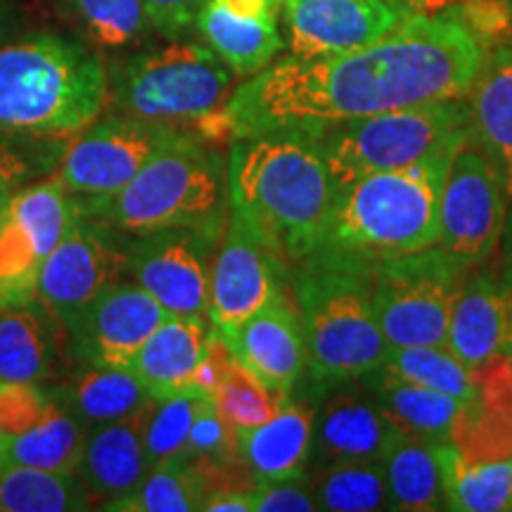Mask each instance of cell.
Masks as SVG:
<instances>
[{
  "label": "cell",
  "instance_id": "1",
  "mask_svg": "<svg viewBox=\"0 0 512 512\" xmlns=\"http://www.w3.org/2000/svg\"><path fill=\"white\" fill-rule=\"evenodd\" d=\"M484 55L456 8L413 15L351 53L271 62L235 88L226 110L235 138L275 128L318 133L349 119L465 98Z\"/></svg>",
  "mask_w": 512,
  "mask_h": 512
},
{
  "label": "cell",
  "instance_id": "2",
  "mask_svg": "<svg viewBox=\"0 0 512 512\" xmlns=\"http://www.w3.org/2000/svg\"><path fill=\"white\" fill-rule=\"evenodd\" d=\"M335 195V178L313 133L275 128L230 143V211L238 214L290 271L318 249Z\"/></svg>",
  "mask_w": 512,
  "mask_h": 512
},
{
  "label": "cell",
  "instance_id": "3",
  "mask_svg": "<svg viewBox=\"0 0 512 512\" xmlns=\"http://www.w3.org/2000/svg\"><path fill=\"white\" fill-rule=\"evenodd\" d=\"M110 105L102 57L60 34L0 48V136L72 140Z\"/></svg>",
  "mask_w": 512,
  "mask_h": 512
},
{
  "label": "cell",
  "instance_id": "4",
  "mask_svg": "<svg viewBox=\"0 0 512 512\" xmlns=\"http://www.w3.org/2000/svg\"><path fill=\"white\" fill-rule=\"evenodd\" d=\"M370 268L366 261L316 249L290 271V292L304 325L306 373L318 392L361 380L387 361Z\"/></svg>",
  "mask_w": 512,
  "mask_h": 512
},
{
  "label": "cell",
  "instance_id": "5",
  "mask_svg": "<svg viewBox=\"0 0 512 512\" xmlns=\"http://www.w3.org/2000/svg\"><path fill=\"white\" fill-rule=\"evenodd\" d=\"M458 143L425 162L368 174L337 188L318 249L373 266L437 245L441 188Z\"/></svg>",
  "mask_w": 512,
  "mask_h": 512
},
{
  "label": "cell",
  "instance_id": "6",
  "mask_svg": "<svg viewBox=\"0 0 512 512\" xmlns=\"http://www.w3.org/2000/svg\"><path fill=\"white\" fill-rule=\"evenodd\" d=\"M74 204L81 214L128 235L228 223V157L216 145L185 133L159 150L119 192Z\"/></svg>",
  "mask_w": 512,
  "mask_h": 512
},
{
  "label": "cell",
  "instance_id": "7",
  "mask_svg": "<svg viewBox=\"0 0 512 512\" xmlns=\"http://www.w3.org/2000/svg\"><path fill=\"white\" fill-rule=\"evenodd\" d=\"M107 74L114 112L192 136L226 110L235 83L233 69L200 43L140 50L114 62Z\"/></svg>",
  "mask_w": 512,
  "mask_h": 512
},
{
  "label": "cell",
  "instance_id": "8",
  "mask_svg": "<svg viewBox=\"0 0 512 512\" xmlns=\"http://www.w3.org/2000/svg\"><path fill=\"white\" fill-rule=\"evenodd\" d=\"M467 133L465 98L349 119L313 133L337 188L356 178L425 162Z\"/></svg>",
  "mask_w": 512,
  "mask_h": 512
},
{
  "label": "cell",
  "instance_id": "9",
  "mask_svg": "<svg viewBox=\"0 0 512 512\" xmlns=\"http://www.w3.org/2000/svg\"><path fill=\"white\" fill-rule=\"evenodd\" d=\"M467 273L439 245L373 264V306L389 351L446 347L451 313Z\"/></svg>",
  "mask_w": 512,
  "mask_h": 512
},
{
  "label": "cell",
  "instance_id": "10",
  "mask_svg": "<svg viewBox=\"0 0 512 512\" xmlns=\"http://www.w3.org/2000/svg\"><path fill=\"white\" fill-rule=\"evenodd\" d=\"M503 178L467 133L448 162L439 200L437 245L465 271L489 264L508 219Z\"/></svg>",
  "mask_w": 512,
  "mask_h": 512
},
{
  "label": "cell",
  "instance_id": "11",
  "mask_svg": "<svg viewBox=\"0 0 512 512\" xmlns=\"http://www.w3.org/2000/svg\"><path fill=\"white\" fill-rule=\"evenodd\" d=\"M128 242L124 230L76 211L60 245L43 261L36 304L67 330L105 287L126 275Z\"/></svg>",
  "mask_w": 512,
  "mask_h": 512
},
{
  "label": "cell",
  "instance_id": "12",
  "mask_svg": "<svg viewBox=\"0 0 512 512\" xmlns=\"http://www.w3.org/2000/svg\"><path fill=\"white\" fill-rule=\"evenodd\" d=\"M226 226H176L131 235L126 275L174 316L209 318L211 266Z\"/></svg>",
  "mask_w": 512,
  "mask_h": 512
},
{
  "label": "cell",
  "instance_id": "13",
  "mask_svg": "<svg viewBox=\"0 0 512 512\" xmlns=\"http://www.w3.org/2000/svg\"><path fill=\"white\" fill-rule=\"evenodd\" d=\"M181 136L185 131L119 112L98 117L72 138L57 181L74 200L110 197L131 183L159 150Z\"/></svg>",
  "mask_w": 512,
  "mask_h": 512
},
{
  "label": "cell",
  "instance_id": "14",
  "mask_svg": "<svg viewBox=\"0 0 512 512\" xmlns=\"http://www.w3.org/2000/svg\"><path fill=\"white\" fill-rule=\"evenodd\" d=\"M290 290V268L230 211L209 280L211 328L230 337L256 311Z\"/></svg>",
  "mask_w": 512,
  "mask_h": 512
},
{
  "label": "cell",
  "instance_id": "15",
  "mask_svg": "<svg viewBox=\"0 0 512 512\" xmlns=\"http://www.w3.org/2000/svg\"><path fill=\"white\" fill-rule=\"evenodd\" d=\"M166 316L171 313L138 283L117 280L64 330L69 354L81 366L131 368L145 339Z\"/></svg>",
  "mask_w": 512,
  "mask_h": 512
},
{
  "label": "cell",
  "instance_id": "16",
  "mask_svg": "<svg viewBox=\"0 0 512 512\" xmlns=\"http://www.w3.org/2000/svg\"><path fill=\"white\" fill-rule=\"evenodd\" d=\"M283 12L292 55L302 57L366 48L408 19L384 0H285Z\"/></svg>",
  "mask_w": 512,
  "mask_h": 512
},
{
  "label": "cell",
  "instance_id": "17",
  "mask_svg": "<svg viewBox=\"0 0 512 512\" xmlns=\"http://www.w3.org/2000/svg\"><path fill=\"white\" fill-rule=\"evenodd\" d=\"M446 349L467 368L512 356V259L465 275L448 325Z\"/></svg>",
  "mask_w": 512,
  "mask_h": 512
},
{
  "label": "cell",
  "instance_id": "18",
  "mask_svg": "<svg viewBox=\"0 0 512 512\" xmlns=\"http://www.w3.org/2000/svg\"><path fill=\"white\" fill-rule=\"evenodd\" d=\"M396 430L366 377L325 389L313 422V470L351 460H377Z\"/></svg>",
  "mask_w": 512,
  "mask_h": 512
},
{
  "label": "cell",
  "instance_id": "19",
  "mask_svg": "<svg viewBox=\"0 0 512 512\" xmlns=\"http://www.w3.org/2000/svg\"><path fill=\"white\" fill-rule=\"evenodd\" d=\"M226 339L242 366L278 392L290 394L304 375V325L290 290L256 311Z\"/></svg>",
  "mask_w": 512,
  "mask_h": 512
},
{
  "label": "cell",
  "instance_id": "20",
  "mask_svg": "<svg viewBox=\"0 0 512 512\" xmlns=\"http://www.w3.org/2000/svg\"><path fill=\"white\" fill-rule=\"evenodd\" d=\"M475 396L460 406L451 441L470 460L512 458V356L472 368Z\"/></svg>",
  "mask_w": 512,
  "mask_h": 512
},
{
  "label": "cell",
  "instance_id": "21",
  "mask_svg": "<svg viewBox=\"0 0 512 512\" xmlns=\"http://www.w3.org/2000/svg\"><path fill=\"white\" fill-rule=\"evenodd\" d=\"M465 102L470 136L501 174L512 202V41L486 50Z\"/></svg>",
  "mask_w": 512,
  "mask_h": 512
},
{
  "label": "cell",
  "instance_id": "22",
  "mask_svg": "<svg viewBox=\"0 0 512 512\" xmlns=\"http://www.w3.org/2000/svg\"><path fill=\"white\" fill-rule=\"evenodd\" d=\"M76 475L93 503H110L136 491L150 475L140 434V411L131 418L91 427L83 441Z\"/></svg>",
  "mask_w": 512,
  "mask_h": 512
},
{
  "label": "cell",
  "instance_id": "23",
  "mask_svg": "<svg viewBox=\"0 0 512 512\" xmlns=\"http://www.w3.org/2000/svg\"><path fill=\"white\" fill-rule=\"evenodd\" d=\"M316 408L309 401H292L264 425L235 432L238 453L256 482L306 475L313 453Z\"/></svg>",
  "mask_w": 512,
  "mask_h": 512
},
{
  "label": "cell",
  "instance_id": "24",
  "mask_svg": "<svg viewBox=\"0 0 512 512\" xmlns=\"http://www.w3.org/2000/svg\"><path fill=\"white\" fill-rule=\"evenodd\" d=\"M211 332V320L204 316L171 313L159 323L131 363L150 396L164 399L183 392L190 373L207 349Z\"/></svg>",
  "mask_w": 512,
  "mask_h": 512
},
{
  "label": "cell",
  "instance_id": "25",
  "mask_svg": "<svg viewBox=\"0 0 512 512\" xmlns=\"http://www.w3.org/2000/svg\"><path fill=\"white\" fill-rule=\"evenodd\" d=\"M50 392L86 430L131 418L150 401V392L133 368L83 366Z\"/></svg>",
  "mask_w": 512,
  "mask_h": 512
},
{
  "label": "cell",
  "instance_id": "26",
  "mask_svg": "<svg viewBox=\"0 0 512 512\" xmlns=\"http://www.w3.org/2000/svg\"><path fill=\"white\" fill-rule=\"evenodd\" d=\"M437 441L396 430L382 453L389 510H446Z\"/></svg>",
  "mask_w": 512,
  "mask_h": 512
},
{
  "label": "cell",
  "instance_id": "27",
  "mask_svg": "<svg viewBox=\"0 0 512 512\" xmlns=\"http://www.w3.org/2000/svg\"><path fill=\"white\" fill-rule=\"evenodd\" d=\"M209 50H214L235 76H254L283 50L278 19L238 17L209 0L195 22Z\"/></svg>",
  "mask_w": 512,
  "mask_h": 512
},
{
  "label": "cell",
  "instance_id": "28",
  "mask_svg": "<svg viewBox=\"0 0 512 512\" xmlns=\"http://www.w3.org/2000/svg\"><path fill=\"white\" fill-rule=\"evenodd\" d=\"M366 380L373 387L377 403L394 430L437 441V444L451 441V430L456 425L460 406H463L458 399L401 380L382 368L366 375Z\"/></svg>",
  "mask_w": 512,
  "mask_h": 512
},
{
  "label": "cell",
  "instance_id": "29",
  "mask_svg": "<svg viewBox=\"0 0 512 512\" xmlns=\"http://www.w3.org/2000/svg\"><path fill=\"white\" fill-rule=\"evenodd\" d=\"M444 477L446 510L505 512L512 510V458L470 460L453 441L437 446Z\"/></svg>",
  "mask_w": 512,
  "mask_h": 512
},
{
  "label": "cell",
  "instance_id": "30",
  "mask_svg": "<svg viewBox=\"0 0 512 512\" xmlns=\"http://www.w3.org/2000/svg\"><path fill=\"white\" fill-rule=\"evenodd\" d=\"M48 313L34 304L0 309V382L41 384L53 375Z\"/></svg>",
  "mask_w": 512,
  "mask_h": 512
},
{
  "label": "cell",
  "instance_id": "31",
  "mask_svg": "<svg viewBox=\"0 0 512 512\" xmlns=\"http://www.w3.org/2000/svg\"><path fill=\"white\" fill-rule=\"evenodd\" d=\"M53 394V392H50ZM88 430L53 396L46 418L19 437L3 441L5 467L24 465L38 470L76 472Z\"/></svg>",
  "mask_w": 512,
  "mask_h": 512
},
{
  "label": "cell",
  "instance_id": "32",
  "mask_svg": "<svg viewBox=\"0 0 512 512\" xmlns=\"http://www.w3.org/2000/svg\"><path fill=\"white\" fill-rule=\"evenodd\" d=\"M93 498L76 472L12 465L0 472V512H81Z\"/></svg>",
  "mask_w": 512,
  "mask_h": 512
},
{
  "label": "cell",
  "instance_id": "33",
  "mask_svg": "<svg viewBox=\"0 0 512 512\" xmlns=\"http://www.w3.org/2000/svg\"><path fill=\"white\" fill-rule=\"evenodd\" d=\"M313 494L318 510L328 512H373L389 510L387 477L382 458L351 460L313 470Z\"/></svg>",
  "mask_w": 512,
  "mask_h": 512
},
{
  "label": "cell",
  "instance_id": "34",
  "mask_svg": "<svg viewBox=\"0 0 512 512\" xmlns=\"http://www.w3.org/2000/svg\"><path fill=\"white\" fill-rule=\"evenodd\" d=\"M204 401L207 396L183 389L164 399L150 396V401L140 408V434L150 470L183 456L192 422Z\"/></svg>",
  "mask_w": 512,
  "mask_h": 512
},
{
  "label": "cell",
  "instance_id": "35",
  "mask_svg": "<svg viewBox=\"0 0 512 512\" xmlns=\"http://www.w3.org/2000/svg\"><path fill=\"white\" fill-rule=\"evenodd\" d=\"M5 209L15 216L19 226L27 230L43 261L60 245L69 223L76 216L72 195L57 178L55 181L29 185V188H19L10 197Z\"/></svg>",
  "mask_w": 512,
  "mask_h": 512
},
{
  "label": "cell",
  "instance_id": "36",
  "mask_svg": "<svg viewBox=\"0 0 512 512\" xmlns=\"http://www.w3.org/2000/svg\"><path fill=\"white\" fill-rule=\"evenodd\" d=\"M204 489L200 477L183 458L150 470L131 494L102 505L114 512H192L202 510Z\"/></svg>",
  "mask_w": 512,
  "mask_h": 512
},
{
  "label": "cell",
  "instance_id": "37",
  "mask_svg": "<svg viewBox=\"0 0 512 512\" xmlns=\"http://www.w3.org/2000/svg\"><path fill=\"white\" fill-rule=\"evenodd\" d=\"M382 370L420 387L448 394L460 403L475 396V377L456 354L446 347H408L392 349Z\"/></svg>",
  "mask_w": 512,
  "mask_h": 512
},
{
  "label": "cell",
  "instance_id": "38",
  "mask_svg": "<svg viewBox=\"0 0 512 512\" xmlns=\"http://www.w3.org/2000/svg\"><path fill=\"white\" fill-rule=\"evenodd\" d=\"M86 38L100 48H126L143 41L152 24L143 0H64Z\"/></svg>",
  "mask_w": 512,
  "mask_h": 512
},
{
  "label": "cell",
  "instance_id": "39",
  "mask_svg": "<svg viewBox=\"0 0 512 512\" xmlns=\"http://www.w3.org/2000/svg\"><path fill=\"white\" fill-rule=\"evenodd\" d=\"M287 399L290 394L268 387L235 358L214 396V406L230 430L240 432L275 418Z\"/></svg>",
  "mask_w": 512,
  "mask_h": 512
},
{
  "label": "cell",
  "instance_id": "40",
  "mask_svg": "<svg viewBox=\"0 0 512 512\" xmlns=\"http://www.w3.org/2000/svg\"><path fill=\"white\" fill-rule=\"evenodd\" d=\"M43 256L8 209L0 211V309L36 302Z\"/></svg>",
  "mask_w": 512,
  "mask_h": 512
},
{
  "label": "cell",
  "instance_id": "41",
  "mask_svg": "<svg viewBox=\"0 0 512 512\" xmlns=\"http://www.w3.org/2000/svg\"><path fill=\"white\" fill-rule=\"evenodd\" d=\"M53 394L34 382H0V437L29 432L46 418Z\"/></svg>",
  "mask_w": 512,
  "mask_h": 512
},
{
  "label": "cell",
  "instance_id": "42",
  "mask_svg": "<svg viewBox=\"0 0 512 512\" xmlns=\"http://www.w3.org/2000/svg\"><path fill=\"white\" fill-rule=\"evenodd\" d=\"M238 456L235 432L223 422L214 401L207 399L197 411L195 422H192L188 444H185L181 458L188 463H223V460H233Z\"/></svg>",
  "mask_w": 512,
  "mask_h": 512
},
{
  "label": "cell",
  "instance_id": "43",
  "mask_svg": "<svg viewBox=\"0 0 512 512\" xmlns=\"http://www.w3.org/2000/svg\"><path fill=\"white\" fill-rule=\"evenodd\" d=\"M318 510L311 477H287L259 482L254 489V512H313Z\"/></svg>",
  "mask_w": 512,
  "mask_h": 512
},
{
  "label": "cell",
  "instance_id": "44",
  "mask_svg": "<svg viewBox=\"0 0 512 512\" xmlns=\"http://www.w3.org/2000/svg\"><path fill=\"white\" fill-rule=\"evenodd\" d=\"M233 361H235V351L230 347V342L221 335V332L214 330L207 342V349H204V354L200 356V361H197L195 370H192L188 377L185 389L207 396V399L214 401L223 377H226L228 368L233 366Z\"/></svg>",
  "mask_w": 512,
  "mask_h": 512
},
{
  "label": "cell",
  "instance_id": "45",
  "mask_svg": "<svg viewBox=\"0 0 512 512\" xmlns=\"http://www.w3.org/2000/svg\"><path fill=\"white\" fill-rule=\"evenodd\" d=\"M209 0H143L147 19L159 36L178 41L185 31L195 27L197 15Z\"/></svg>",
  "mask_w": 512,
  "mask_h": 512
},
{
  "label": "cell",
  "instance_id": "46",
  "mask_svg": "<svg viewBox=\"0 0 512 512\" xmlns=\"http://www.w3.org/2000/svg\"><path fill=\"white\" fill-rule=\"evenodd\" d=\"M27 178V162L10 145L0 143V211L8 207L10 197L22 188Z\"/></svg>",
  "mask_w": 512,
  "mask_h": 512
},
{
  "label": "cell",
  "instance_id": "47",
  "mask_svg": "<svg viewBox=\"0 0 512 512\" xmlns=\"http://www.w3.org/2000/svg\"><path fill=\"white\" fill-rule=\"evenodd\" d=\"M221 8L247 19H278L280 0H214Z\"/></svg>",
  "mask_w": 512,
  "mask_h": 512
},
{
  "label": "cell",
  "instance_id": "48",
  "mask_svg": "<svg viewBox=\"0 0 512 512\" xmlns=\"http://www.w3.org/2000/svg\"><path fill=\"white\" fill-rule=\"evenodd\" d=\"M202 510L209 512H254V491H228L204 501Z\"/></svg>",
  "mask_w": 512,
  "mask_h": 512
},
{
  "label": "cell",
  "instance_id": "49",
  "mask_svg": "<svg viewBox=\"0 0 512 512\" xmlns=\"http://www.w3.org/2000/svg\"><path fill=\"white\" fill-rule=\"evenodd\" d=\"M384 3H389L392 8L406 12L408 17H413V15H432V12L444 8L446 0H384Z\"/></svg>",
  "mask_w": 512,
  "mask_h": 512
},
{
  "label": "cell",
  "instance_id": "50",
  "mask_svg": "<svg viewBox=\"0 0 512 512\" xmlns=\"http://www.w3.org/2000/svg\"><path fill=\"white\" fill-rule=\"evenodd\" d=\"M501 252H503V259H512V202L508 207V219H505V228H503Z\"/></svg>",
  "mask_w": 512,
  "mask_h": 512
},
{
  "label": "cell",
  "instance_id": "51",
  "mask_svg": "<svg viewBox=\"0 0 512 512\" xmlns=\"http://www.w3.org/2000/svg\"><path fill=\"white\" fill-rule=\"evenodd\" d=\"M5 470V463H3V437H0V472Z\"/></svg>",
  "mask_w": 512,
  "mask_h": 512
},
{
  "label": "cell",
  "instance_id": "52",
  "mask_svg": "<svg viewBox=\"0 0 512 512\" xmlns=\"http://www.w3.org/2000/svg\"><path fill=\"white\" fill-rule=\"evenodd\" d=\"M3 12H5L3 10V3H0V24H3Z\"/></svg>",
  "mask_w": 512,
  "mask_h": 512
},
{
  "label": "cell",
  "instance_id": "53",
  "mask_svg": "<svg viewBox=\"0 0 512 512\" xmlns=\"http://www.w3.org/2000/svg\"><path fill=\"white\" fill-rule=\"evenodd\" d=\"M285 3V0H280V5H283Z\"/></svg>",
  "mask_w": 512,
  "mask_h": 512
}]
</instances>
